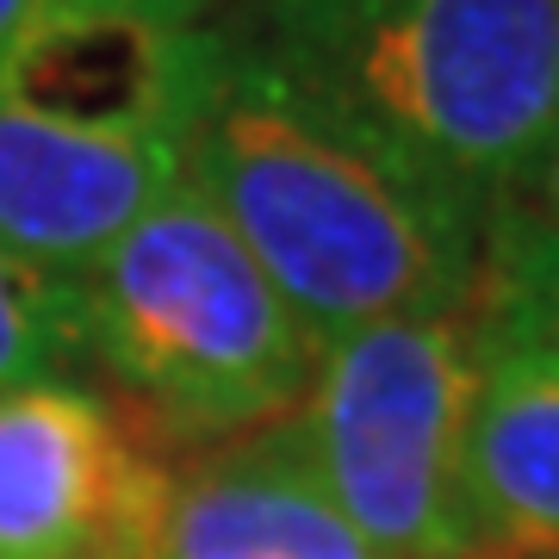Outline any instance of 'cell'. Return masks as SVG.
<instances>
[{"label": "cell", "instance_id": "obj_5", "mask_svg": "<svg viewBox=\"0 0 559 559\" xmlns=\"http://www.w3.org/2000/svg\"><path fill=\"white\" fill-rule=\"evenodd\" d=\"M175 460L75 380L0 392V559H150Z\"/></svg>", "mask_w": 559, "mask_h": 559}, {"label": "cell", "instance_id": "obj_13", "mask_svg": "<svg viewBox=\"0 0 559 559\" xmlns=\"http://www.w3.org/2000/svg\"><path fill=\"white\" fill-rule=\"evenodd\" d=\"M50 13V0H0V62L20 50V38Z\"/></svg>", "mask_w": 559, "mask_h": 559}, {"label": "cell", "instance_id": "obj_3", "mask_svg": "<svg viewBox=\"0 0 559 559\" xmlns=\"http://www.w3.org/2000/svg\"><path fill=\"white\" fill-rule=\"evenodd\" d=\"M81 318L87 355L180 448L293 417L318 373L311 330L187 175L81 274Z\"/></svg>", "mask_w": 559, "mask_h": 559}, {"label": "cell", "instance_id": "obj_14", "mask_svg": "<svg viewBox=\"0 0 559 559\" xmlns=\"http://www.w3.org/2000/svg\"><path fill=\"white\" fill-rule=\"evenodd\" d=\"M522 200H540V205H559V112H554V131L540 143V162L535 175H528V193Z\"/></svg>", "mask_w": 559, "mask_h": 559}, {"label": "cell", "instance_id": "obj_4", "mask_svg": "<svg viewBox=\"0 0 559 559\" xmlns=\"http://www.w3.org/2000/svg\"><path fill=\"white\" fill-rule=\"evenodd\" d=\"M473 318H380L318 348L293 411L318 479L385 559H479L466 522Z\"/></svg>", "mask_w": 559, "mask_h": 559}, {"label": "cell", "instance_id": "obj_7", "mask_svg": "<svg viewBox=\"0 0 559 559\" xmlns=\"http://www.w3.org/2000/svg\"><path fill=\"white\" fill-rule=\"evenodd\" d=\"M180 180V143L106 138L0 100V242L81 280Z\"/></svg>", "mask_w": 559, "mask_h": 559}, {"label": "cell", "instance_id": "obj_15", "mask_svg": "<svg viewBox=\"0 0 559 559\" xmlns=\"http://www.w3.org/2000/svg\"><path fill=\"white\" fill-rule=\"evenodd\" d=\"M554 559H559V554H554Z\"/></svg>", "mask_w": 559, "mask_h": 559}, {"label": "cell", "instance_id": "obj_8", "mask_svg": "<svg viewBox=\"0 0 559 559\" xmlns=\"http://www.w3.org/2000/svg\"><path fill=\"white\" fill-rule=\"evenodd\" d=\"M150 559H385L336 510L299 417L212 441L168 473Z\"/></svg>", "mask_w": 559, "mask_h": 559}, {"label": "cell", "instance_id": "obj_10", "mask_svg": "<svg viewBox=\"0 0 559 559\" xmlns=\"http://www.w3.org/2000/svg\"><path fill=\"white\" fill-rule=\"evenodd\" d=\"M466 311L559 360V205L510 200L485 218L479 286Z\"/></svg>", "mask_w": 559, "mask_h": 559}, {"label": "cell", "instance_id": "obj_12", "mask_svg": "<svg viewBox=\"0 0 559 559\" xmlns=\"http://www.w3.org/2000/svg\"><path fill=\"white\" fill-rule=\"evenodd\" d=\"M69 13H131V20H162V25H205L218 0H50Z\"/></svg>", "mask_w": 559, "mask_h": 559}, {"label": "cell", "instance_id": "obj_1", "mask_svg": "<svg viewBox=\"0 0 559 559\" xmlns=\"http://www.w3.org/2000/svg\"><path fill=\"white\" fill-rule=\"evenodd\" d=\"M224 69L180 138L200 187L311 342L380 318H448L479 286V224L311 106L224 32Z\"/></svg>", "mask_w": 559, "mask_h": 559}, {"label": "cell", "instance_id": "obj_11", "mask_svg": "<svg viewBox=\"0 0 559 559\" xmlns=\"http://www.w3.org/2000/svg\"><path fill=\"white\" fill-rule=\"evenodd\" d=\"M75 360H87L81 280L44 274L0 242V392L62 380Z\"/></svg>", "mask_w": 559, "mask_h": 559}, {"label": "cell", "instance_id": "obj_2", "mask_svg": "<svg viewBox=\"0 0 559 559\" xmlns=\"http://www.w3.org/2000/svg\"><path fill=\"white\" fill-rule=\"evenodd\" d=\"M237 38L479 230L559 112V0H255Z\"/></svg>", "mask_w": 559, "mask_h": 559}, {"label": "cell", "instance_id": "obj_9", "mask_svg": "<svg viewBox=\"0 0 559 559\" xmlns=\"http://www.w3.org/2000/svg\"><path fill=\"white\" fill-rule=\"evenodd\" d=\"M473 318V311H466ZM473 411H466V522L479 559L559 554V360L473 318Z\"/></svg>", "mask_w": 559, "mask_h": 559}, {"label": "cell", "instance_id": "obj_6", "mask_svg": "<svg viewBox=\"0 0 559 559\" xmlns=\"http://www.w3.org/2000/svg\"><path fill=\"white\" fill-rule=\"evenodd\" d=\"M230 38L212 25L50 7L0 62V100L106 138L180 143L224 69Z\"/></svg>", "mask_w": 559, "mask_h": 559}]
</instances>
